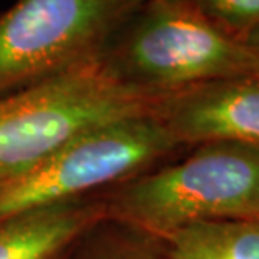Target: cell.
Here are the masks:
<instances>
[{
	"label": "cell",
	"instance_id": "1",
	"mask_svg": "<svg viewBox=\"0 0 259 259\" xmlns=\"http://www.w3.org/2000/svg\"><path fill=\"white\" fill-rule=\"evenodd\" d=\"M166 94L125 84L97 57L0 97V178L89 129L156 114Z\"/></svg>",
	"mask_w": 259,
	"mask_h": 259
},
{
	"label": "cell",
	"instance_id": "3",
	"mask_svg": "<svg viewBox=\"0 0 259 259\" xmlns=\"http://www.w3.org/2000/svg\"><path fill=\"white\" fill-rule=\"evenodd\" d=\"M112 211L164 239L201 223L259 219V149L236 142L199 144L183 161L125 184Z\"/></svg>",
	"mask_w": 259,
	"mask_h": 259
},
{
	"label": "cell",
	"instance_id": "10",
	"mask_svg": "<svg viewBox=\"0 0 259 259\" xmlns=\"http://www.w3.org/2000/svg\"><path fill=\"white\" fill-rule=\"evenodd\" d=\"M246 42H247V46L251 47L252 56H254V60H256V75L259 77V32L252 35V37L247 38Z\"/></svg>",
	"mask_w": 259,
	"mask_h": 259
},
{
	"label": "cell",
	"instance_id": "7",
	"mask_svg": "<svg viewBox=\"0 0 259 259\" xmlns=\"http://www.w3.org/2000/svg\"><path fill=\"white\" fill-rule=\"evenodd\" d=\"M96 218L92 206L67 201L0 221V259H49Z\"/></svg>",
	"mask_w": 259,
	"mask_h": 259
},
{
	"label": "cell",
	"instance_id": "2",
	"mask_svg": "<svg viewBox=\"0 0 259 259\" xmlns=\"http://www.w3.org/2000/svg\"><path fill=\"white\" fill-rule=\"evenodd\" d=\"M102 57L125 84L156 92L257 77L247 42L226 32L192 0H146Z\"/></svg>",
	"mask_w": 259,
	"mask_h": 259
},
{
	"label": "cell",
	"instance_id": "4",
	"mask_svg": "<svg viewBox=\"0 0 259 259\" xmlns=\"http://www.w3.org/2000/svg\"><path fill=\"white\" fill-rule=\"evenodd\" d=\"M178 146L156 114L89 129L30 167L0 178V221L75 201L82 192L129 178Z\"/></svg>",
	"mask_w": 259,
	"mask_h": 259
},
{
	"label": "cell",
	"instance_id": "5",
	"mask_svg": "<svg viewBox=\"0 0 259 259\" xmlns=\"http://www.w3.org/2000/svg\"><path fill=\"white\" fill-rule=\"evenodd\" d=\"M146 0H17L0 15V97L102 57Z\"/></svg>",
	"mask_w": 259,
	"mask_h": 259
},
{
	"label": "cell",
	"instance_id": "6",
	"mask_svg": "<svg viewBox=\"0 0 259 259\" xmlns=\"http://www.w3.org/2000/svg\"><path fill=\"white\" fill-rule=\"evenodd\" d=\"M156 115L179 144L236 142L259 149V77L214 80L167 92Z\"/></svg>",
	"mask_w": 259,
	"mask_h": 259
},
{
	"label": "cell",
	"instance_id": "9",
	"mask_svg": "<svg viewBox=\"0 0 259 259\" xmlns=\"http://www.w3.org/2000/svg\"><path fill=\"white\" fill-rule=\"evenodd\" d=\"M231 35L247 40L259 32V0H192Z\"/></svg>",
	"mask_w": 259,
	"mask_h": 259
},
{
	"label": "cell",
	"instance_id": "11",
	"mask_svg": "<svg viewBox=\"0 0 259 259\" xmlns=\"http://www.w3.org/2000/svg\"><path fill=\"white\" fill-rule=\"evenodd\" d=\"M124 259H157V257L149 254V252H132V254L125 256Z\"/></svg>",
	"mask_w": 259,
	"mask_h": 259
},
{
	"label": "cell",
	"instance_id": "8",
	"mask_svg": "<svg viewBox=\"0 0 259 259\" xmlns=\"http://www.w3.org/2000/svg\"><path fill=\"white\" fill-rule=\"evenodd\" d=\"M166 241L169 259H259V219L194 224Z\"/></svg>",
	"mask_w": 259,
	"mask_h": 259
}]
</instances>
